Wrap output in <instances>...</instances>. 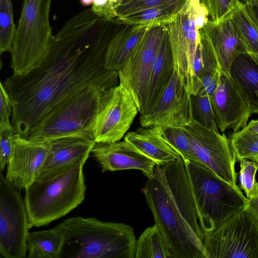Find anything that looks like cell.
I'll return each instance as SVG.
<instances>
[{
	"label": "cell",
	"instance_id": "obj_1",
	"mask_svg": "<svg viewBox=\"0 0 258 258\" xmlns=\"http://www.w3.org/2000/svg\"><path fill=\"white\" fill-rule=\"evenodd\" d=\"M118 23L91 8L69 19L53 35L41 63L3 83L11 98L12 123L24 138L55 105L88 88L101 92L118 85V72L105 67Z\"/></svg>",
	"mask_w": 258,
	"mask_h": 258
},
{
	"label": "cell",
	"instance_id": "obj_2",
	"mask_svg": "<svg viewBox=\"0 0 258 258\" xmlns=\"http://www.w3.org/2000/svg\"><path fill=\"white\" fill-rule=\"evenodd\" d=\"M143 191L174 258H208L182 157L156 165Z\"/></svg>",
	"mask_w": 258,
	"mask_h": 258
},
{
	"label": "cell",
	"instance_id": "obj_3",
	"mask_svg": "<svg viewBox=\"0 0 258 258\" xmlns=\"http://www.w3.org/2000/svg\"><path fill=\"white\" fill-rule=\"evenodd\" d=\"M88 157L76 160L36 177L25 189L30 228L46 226L70 213L85 199L83 166Z\"/></svg>",
	"mask_w": 258,
	"mask_h": 258
},
{
	"label": "cell",
	"instance_id": "obj_4",
	"mask_svg": "<svg viewBox=\"0 0 258 258\" xmlns=\"http://www.w3.org/2000/svg\"><path fill=\"white\" fill-rule=\"evenodd\" d=\"M54 228L63 239L59 258H135L134 229L126 224L76 217Z\"/></svg>",
	"mask_w": 258,
	"mask_h": 258
},
{
	"label": "cell",
	"instance_id": "obj_5",
	"mask_svg": "<svg viewBox=\"0 0 258 258\" xmlns=\"http://www.w3.org/2000/svg\"><path fill=\"white\" fill-rule=\"evenodd\" d=\"M184 160L200 226L205 236L244 208L248 199L239 186L231 184L205 165Z\"/></svg>",
	"mask_w": 258,
	"mask_h": 258
},
{
	"label": "cell",
	"instance_id": "obj_6",
	"mask_svg": "<svg viewBox=\"0 0 258 258\" xmlns=\"http://www.w3.org/2000/svg\"><path fill=\"white\" fill-rule=\"evenodd\" d=\"M103 92L88 88L67 98L55 105L23 138L42 142L76 135L93 137L92 128Z\"/></svg>",
	"mask_w": 258,
	"mask_h": 258
},
{
	"label": "cell",
	"instance_id": "obj_7",
	"mask_svg": "<svg viewBox=\"0 0 258 258\" xmlns=\"http://www.w3.org/2000/svg\"><path fill=\"white\" fill-rule=\"evenodd\" d=\"M52 0H24L11 54L13 75L37 67L45 57L53 36L49 21Z\"/></svg>",
	"mask_w": 258,
	"mask_h": 258
},
{
	"label": "cell",
	"instance_id": "obj_8",
	"mask_svg": "<svg viewBox=\"0 0 258 258\" xmlns=\"http://www.w3.org/2000/svg\"><path fill=\"white\" fill-rule=\"evenodd\" d=\"M208 258H258V222L246 207L203 241Z\"/></svg>",
	"mask_w": 258,
	"mask_h": 258
},
{
	"label": "cell",
	"instance_id": "obj_9",
	"mask_svg": "<svg viewBox=\"0 0 258 258\" xmlns=\"http://www.w3.org/2000/svg\"><path fill=\"white\" fill-rule=\"evenodd\" d=\"M29 223L24 199L0 171V254L25 258Z\"/></svg>",
	"mask_w": 258,
	"mask_h": 258
},
{
	"label": "cell",
	"instance_id": "obj_10",
	"mask_svg": "<svg viewBox=\"0 0 258 258\" xmlns=\"http://www.w3.org/2000/svg\"><path fill=\"white\" fill-rule=\"evenodd\" d=\"M138 112L132 95L122 84L104 91L92 128L95 142L119 141L126 134Z\"/></svg>",
	"mask_w": 258,
	"mask_h": 258
},
{
	"label": "cell",
	"instance_id": "obj_11",
	"mask_svg": "<svg viewBox=\"0 0 258 258\" xmlns=\"http://www.w3.org/2000/svg\"><path fill=\"white\" fill-rule=\"evenodd\" d=\"M181 127L190 140L195 162L205 165L231 184L238 186L236 160L225 134L207 128L194 119Z\"/></svg>",
	"mask_w": 258,
	"mask_h": 258
},
{
	"label": "cell",
	"instance_id": "obj_12",
	"mask_svg": "<svg viewBox=\"0 0 258 258\" xmlns=\"http://www.w3.org/2000/svg\"><path fill=\"white\" fill-rule=\"evenodd\" d=\"M196 9L185 2L182 8L165 24L168 33L174 69L191 94L194 61L200 42L195 22Z\"/></svg>",
	"mask_w": 258,
	"mask_h": 258
},
{
	"label": "cell",
	"instance_id": "obj_13",
	"mask_svg": "<svg viewBox=\"0 0 258 258\" xmlns=\"http://www.w3.org/2000/svg\"><path fill=\"white\" fill-rule=\"evenodd\" d=\"M165 26L148 27L138 40L128 59L118 70L119 84L131 92L140 112L151 67Z\"/></svg>",
	"mask_w": 258,
	"mask_h": 258
},
{
	"label": "cell",
	"instance_id": "obj_14",
	"mask_svg": "<svg viewBox=\"0 0 258 258\" xmlns=\"http://www.w3.org/2000/svg\"><path fill=\"white\" fill-rule=\"evenodd\" d=\"M193 119L192 95L174 70L172 77L158 103L141 114L142 127H182Z\"/></svg>",
	"mask_w": 258,
	"mask_h": 258
},
{
	"label": "cell",
	"instance_id": "obj_15",
	"mask_svg": "<svg viewBox=\"0 0 258 258\" xmlns=\"http://www.w3.org/2000/svg\"><path fill=\"white\" fill-rule=\"evenodd\" d=\"M215 121L221 132L243 128L252 114L249 102L231 78L221 71L218 87L210 98Z\"/></svg>",
	"mask_w": 258,
	"mask_h": 258
},
{
	"label": "cell",
	"instance_id": "obj_16",
	"mask_svg": "<svg viewBox=\"0 0 258 258\" xmlns=\"http://www.w3.org/2000/svg\"><path fill=\"white\" fill-rule=\"evenodd\" d=\"M48 151V141H30L17 134L7 165V180L17 188L26 189L38 176Z\"/></svg>",
	"mask_w": 258,
	"mask_h": 258
},
{
	"label": "cell",
	"instance_id": "obj_17",
	"mask_svg": "<svg viewBox=\"0 0 258 258\" xmlns=\"http://www.w3.org/2000/svg\"><path fill=\"white\" fill-rule=\"evenodd\" d=\"M91 153L102 172L126 169L141 170L148 178L154 174L156 162L125 140L113 143H96Z\"/></svg>",
	"mask_w": 258,
	"mask_h": 258
},
{
	"label": "cell",
	"instance_id": "obj_18",
	"mask_svg": "<svg viewBox=\"0 0 258 258\" xmlns=\"http://www.w3.org/2000/svg\"><path fill=\"white\" fill-rule=\"evenodd\" d=\"M199 32L210 42L221 70L225 73L230 74V68L234 59L239 54L248 52L232 21L230 13L220 20H209Z\"/></svg>",
	"mask_w": 258,
	"mask_h": 258
},
{
	"label": "cell",
	"instance_id": "obj_19",
	"mask_svg": "<svg viewBox=\"0 0 258 258\" xmlns=\"http://www.w3.org/2000/svg\"><path fill=\"white\" fill-rule=\"evenodd\" d=\"M174 70L169 35L165 26L148 77L141 115L148 113L158 103L172 77Z\"/></svg>",
	"mask_w": 258,
	"mask_h": 258
},
{
	"label": "cell",
	"instance_id": "obj_20",
	"mask_svg": "<svg viewBox=\"0 0 258 258\" xmlns=\"http://www.w3.org/2000/svg\"><path fill=\"white\" fill-rule=\"evenodd\" d=\"M49 142V151L38 175L64 166L79 159L89 157L96 142L88 135L59 137Z\"/></svg>",
	"mask_w": 258,
	"mask_h": 258
},
{
	"label": "cell",
	"instance_id": "obj_21",
	"mask_svg": "<svg viewBox=\"0 0 258 258\" xmlns=\"http://www.w3.org/2000/svg\"><path fill=\"white\" fill-rule=\"evenodd\" d=\"M124 140L142 153L163 166L178 159L180 155L167 141L159 126L142 127L127 133Z\"/></svg>",
	"mask_w": 258,
	"mask_h": 258
},
{
	"label": "cell",
	"instance_id": "obj_22",
	"mask_svg": "<svg viewBox=\"0 0 258 258\" xmlns=\"http://www.w3.org/2000/svg\"><path fill=\"white\" fill-rule=\"evenodd\" d=\"M148 27L118 23L109 43L105 67L118 71L125 63L138 40Z\"/></svg>",
	"mask_w": 258,
	"mask_h": 258
},
{
	"label": "cell",
	"instance_id": "obj_23",
	"mask_svg": "<svg viewBox=\"0 0 258 258\" xmlns=\"http://www.w3.org/2000/svg\"><path fill=\"white\" fill-rule=\"evenodd\" d=\"M229 74L247 99L252 114H258V57L248 52L239 54L233 61Z\"/></svg>",
	"mask_w": 258,
	"mask_h": 258
},
{
	"label": "cell",
	"instance_id": "obj_24",
	"mask_svg": "<svg viewBox=\"0 0 258 258\" xmlns=\"http://www.w3.org/2000/svg\"><path fill=\"white\" fill-rule=\"evenodd\" d=\"M185 1L147 9L114 20L118 23L146 27L165 25L182 8Z\"/></svg>",
	"mask_w": 258,
	"mask_h": 258
},
{
	"label": "cell",
	"instance_id": "obj_25",
	"mask_svg": "<svg viewBox=\"0 0 258 258\" xmlns=\"http://www.w3.org/2000/svg\"><path fill=\"white\" fill-rule=\"evenodd\" d=\"M63 244L61 234L55 228L30 232L29 258H59Z\"/></svg>",
	"mask_w": 258,
	"mask_h": 258
},
{
	"label": "cell",
	"instance_id": "obj_26",
	"mask_svg": "<svg viewBox=\"0 0 258 258\" xmlns=\"http://www.w3.org/2000/svg\"><path fill=\"white\" fill-rule=\"evenodd\" d=\"M135 258H174L157 224L146 229L137 239Z\"/></svg>",
	"mask_w": 258,
	"mask_h": 258
},
{
	"label": "cell",
	"instance_id": "obj_27",
	"mask_svg": "<svg viewBox=\"0 0 258 258\" xmlns=\"http://www.w3.org/2000/svg\"><path fill=\"white\" fill-rule=\"evenodd\" d=\"M231 20L248 52L258 57V26L239 1L230 12Z\"/></svg>",
	"mask_w": 258,
	"mask_h": 258
},
{
	"label": "cell",
	"instance_id": "obj_28",
	"mask_svg": "<svg viewBox=\"0 0 258 258\" xmlns=\"http://www.w3.org/2000/svg\"><path fill=\"white\" fill-rule=\"evenodd\" d=\"M17 28L11 0H0V52H11Z\"/></svg>",
	"mask_w": 258,
	"mask_h": 258
},
{
	"label": "cell",
	"instance_id": "obj_29",
	"mask_svg": "<svg viewBox=\"0 0 258 258\" xmlns=\"http://www.w3.org/2000/svg\"><path fill=\"white\" fill-rule=\"evenodd\" d=\"M229 140L236 161L258 155V134L240 130L233 133Z\"/></svg>",
	"mask_w": 258,
	"mask_h": 258
},
{
	"label": "cell",
	"instance_id": "obj_30",
	"mask_svg": "<svg viewBox=\"0 0 258 258\" xmlns=\"http://www.w3.org/2000/svg\"><path fill=\"white\" fill-rule=\"evenodd\" d=\"M210 97L199 94L192 95L193 119L210 130L219 132L211 105Z\"/></svg>",
	"mask_w": 258,
	"mask_h": 258
},
{
	"label": "cell",
	"instance_id": "obj_31",
	"mask_svg": "<svg viewBox=\"0 0 258 258\" xmlns=\"http://www.w3.org/2000/svg\"><path fill=\"white\" fill-rule=\"evenodd\" d=\"M162 129L165 139L184 159L195 161L190 140L181 127Z\"/></svg>",
	"mask_w": 258,
	"mask_h": 258
},
{
	"label": "cell",
	"instance_id": "obj_32",
	"mask_svg": "<svg viewBox=\"0 0 258 258\" xmlns=\"http://www.w3.org/2000/svg\"><path fill=\"white\" fill-rule=\"evenodd\" d=\"M239 162V187L244 191L247 199L254 197L258 193V182L255 179L258 164L254 161L246 159H241Z\"/></svg>",
	"mask_w": 258,
	"mask_h": 258
},
{
	"label": "cell",
	"instance_id": "obj_33",
	"mask_svg": "<svg viewBox=\"0 0 258 258\" xmlns=\"http://www.w3.org/2000/svg\"><path fill=\"white\" fill-rule=\"evenodd\" d=\"M179 0H126L115 9L117 17L156 7L174 3Z\"/></svg>",
	"mask_w": 258,
	"mask_h": 258
},
{
	"label": "cell",
	"instance_id": "obj_34",
	"mask_svg": "<svg viewBox=\"0 0 258 258\" xmlns=\"http://www.w3.org/2000/svg\"><path fill=\"white\" fill-rule=\"evenodd\" d=\"M240 0H200L211 20L217 21L228 14Z\"/></svg>",
	"mask_w": 258,
	"mask_h": 258
},
{
	"label": "cell",
	"instance_id": "obj_35",
	"mask_svg": "<svg viewBox=\"0 0 258 258\" xmlns=\"http://www.w3.org/2000/svg\"><path fill=\"white\" fill-rule=\"evenodd\" d=\"M17 134L12 125L0 128V171H3L10 158L13 141Z\"/></svg>",
	"mask_w": 258,
	"mask_h": 258
},
{
	"label": "cell",
	"instance_id": "obj_36",
	"mask_svg": "<svg viewBox=\"0 0 258 258\" xmlns=\"http://www.w3.org/2000/svg\"><path fill=\"white\" fill-rule=\"evenodd\" d=\"M13 107L11 98L5 88L3 83L0 85V128L12 125L10 121Z\"/></svg>",
	"mask_w": 258,
	"mask_h": 258
},
{
	"label": "cell",
	"instance_id": "obj_37",
	"mask_svg": "<svg viewBox=\"0 0 258 258\" xmlns=\"http://www.w3.org/2000/svg\"><path fill=\"white\" fill-rule=\"evenodd\" d=\"M221 71L217 70L204 72L199 94L208 95L210 97L212 96L218 87Z\"/></svg>",
	"mask_w": 258,
	"mask_h": 258
},
{
	"label": "cell",
	"instance_id": "obj_38",
	"mask_svg": "<svg viewBox=\"0 0 258 258\" xmlns=\"http://www.w3.org/2000/svg\"><path fill=\"white\" fill-rule=\"evenodd\" d=\"M204 74V67L200 40L194 61V78L191 93L192 95H196L198 94L201 87Z\"/></svg>",
	"mask_w": 258,
	"mask_h": 258
},
{
	"label": "cell",
	"instance_id": "obj_39",
	"mask_svg": "<svg viewBox=\"0 0 258 258\" xmlns=\"http://www.w3.org/2000/svg\"><path fill=\"white\" fill-rule=\"evenodd\" d=\"M92 10L99 16L109 20H114L117 17L115 11L110 4V0H93Z\"/></svg>",
	"mask_w": 258,
	"mask_h": 258
},
{
	"label": "cell",
	"instance_id": "obj_40",
	"mask_svg": "<svg viewBox=\"0 0 258 258\" xmlns=\"http://www.w3.org/2000/svg\"><path fill=\"white\" fill-rule=\"evenodd\" d=\"M246 208L258 222V193L255 197L248 199Z\"/></svg>",
	"mask_w": 258,
	"mask_h": 258
},
{
	"label": "cell",
	"instance_id": "obj_41",
	"mask_svg": "<svg viewBox=\"0 0 258 258\" xmlns=\"http://www.w3.org/2000/svg\"><path fill=\"white\" fill-rule=\"evenodd\" d=\"M245 7L249 16L258 26V0H251L250 5Z\"/></svg>",
	"mask_w": 258,
	"mask_h": 258
},
{
	"label": "cell",
	"instance_id": "obj_42",
	"mask_svg": "<svg viewBox=\"0 0 258 258\" xmlns=\"http://www.w3.org/2000/svg\"><path fill=\"white\" fill-rule=\"evenodd\" d=\"M241 131L250 133L258 134V120H251Z\"/></svg>",
	"mask_w": 258,
	"mask_h": 258
},
{
	"label": "cell",
	"instance_id": "obj_43",
	"mask_svg": "<svg viewBox=\"0 0 258 258\" xmlns=\"http://www.w3.org/2000/svg\"><path fill=\"white\" fill-rule=\"evenodd\" d=\"M185 2L191 5L196 10H197L201 5L200 0H186Z\"/></svg>",
	"mask_w": 258,
	"mask_h": 258
},
{
	"label": "cell",
	"instance_id": "obj_44",
	"mask_svg": "<svg viewBox=\"0 0 258 258\" xmlns=\"http://www.w3.org/2000/svg\"><path fill=\"white\" fill-rule=\"evenodd\" d=\"M81 4L84 6L92 5L93 0H80Z\"/></svg>",
	"mask_w": 258,
	"mask_h": 258
},
{
	"label": "cell",
	"instance_id": "obj_45",
	"mask_svg": "<svg viewBox=\"0 0 258 258\" xmlns=\"http://www.w3.org/2000/svg\"><path fill=\"white\" fill-rule=\"evenodd\" d=\"M118 3L119 0H110V5L115 11L116 8L117 7L118 5Z\"/></svg>",
	"mask_w": 258,
	"mask_h": 258
},
{
	"label": "cell",
	"instance_id": "obj_46",
	"mask_svg": "<svg viewBox=\"0 0 258 258\" xmlns=\"http://www.w3.org/2000/svg\"><path fill=\"white\" fill-rule=\"evenodd\" d=\"M251 0H241V2H243L245 6H248L251 3Z\"/></svg>",
	"mask_w": 258,
	"mask_h": 258
},
{
	"label": "cell",
	"instance_id": "obj_47",
	"mask_svg": "<svg viewBox=\"0 0 258 258\" xmlns=\"http://www.w3.org/2000/svg\"><path fill=\"white\" fill-rule=\"evenodd\" d=\"M250 160L255 161L258 164V155L252 158Z\"/></svg>",
	"mask_w": 258,
	"mask_h": 258
},
{
	"label": "cell",
	"instance_id": "obj_48",
	"mask_svg": "<svg viewBox=\"0 0 258 258\" xmlns=\"http://www.w3.org/2000/svg\"><path fill=\"white\" fill-rule=\"evenodd\" d=\"M122 1H123V0H119V3H118V5L117 7H118V6H119L121 3V2H122ZM117 7H116V8H117Z\"/></svg>",
	"mask_w": 258,
	"mask_h": 258
},
{
	"label": "cell",
	"instance_id": "obj_49",
	"mask_svg": "<svg viewBox=\"0 0 258 258\" xmlns=\"http://www.w3.org/2000/svg\"><path fill=\"white\" fill-rule=\"evenodd\" d=\"M123 1H126V0H123ZM123 1H122V2H123Z\"/></svg>",
	"mask_w": 258,
	"mask_h": 258
}]
</instances>
